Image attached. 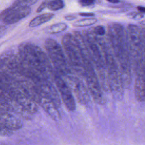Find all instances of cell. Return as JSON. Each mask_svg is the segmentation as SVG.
Wrapping results in <instances>:
<instances>
[{
    "mask_svg": "<svg viewBox=\"0 0 145 145\" xmlns=\"http://www.w3.org/2000/svg\"><path fill=\"white\" fill-rule=\"evenodd\" d=\"M110 45L118 65L124 87H128L131 81V65L127 44L126 32L122 25L112 23L108 26Z\"/></svg>",
    "mask_w": 145,
    "mask_h": 145,
    "instance_id": "obj_1",
    "label": "cell"
},
{
    "mask_svg": "<svg viewBox=\"0 0 145 145\" xmlns=\"http://www.w3.org/2000/svg\"><path fill=\"white\" fill-rule=\"evenodd\" d=\"M100 45L106 62L110 91L118 99L123 96L124 86L121 77L120 68L114 57L110 45H108L101 36H96Z\"/></svg>",
    "mask_w": 145,
    "mask_h": 145,
    "instance_id": "obj_2",
    "label": "cell"
},
{
    "mask_svg": "<svg viewBox=\"0 0 145 145\" xmlns=\"http://www.w3.org/2000/svg\"><path fill=\"white\" fill-rule=\"evenodd\" d=\"M130 59L134 71L144 63V44L142 29L135 24H129L126 31Z\"/></svg>",
    "mask_w": 145,
    "mask_h": 145,
    "instance_id": "obj_3",
    "label": "cell"
},
{
    "mask_svg": "<svg viewBox=\"0 0 145 145\" xmlns=\"http://www.w3.org/2000/svg\"><path fill=\"white\" fill-rule=\"evenodd\" d=\"M46 49L59 74L66 76L70 72L69 66L60 45L54 40L48 38L45 41Z\"/></svg>",
    "mask_w": 145,
    "mask_h": 145,
    "instance_id": "obj_4",
    "label": "cell"
},
{
    "mask_svg": "<svg viewBox=\"0 0 145 145\" xmlns=\"http://www.w3.org/2000/svg\"><path fill=\"white\" fill-rule=\"evenodd\" d=\"M19 49L21 56L39 70L46 72L50 69L46 56L39 47L32 44H22Z\"/></svg>",
    "mask_w": 145,
    "mask_h": 145,
    "instance_id": "obj_5",
    "label": "cell"
},
{
    "mask_svg": "<svg viewBox=\"0 0 145 145\" xmlns=\"http://www.w3.org/2000/svg\"><path fill=\"white\" fill-rule=\"evenodd\" d=\"M86 87L93 100L98 104L104 103L102 88L97 75L93 69L92 63H88L84 67L83 75Z\"/></svg>",
    "mask_w": 145,
    "mask_h": 145,
    "instance_id": "obj_6",
    "label": "cell"
},
{
    "mask_svg": "<svg viewBox=\"0 0 145 145\" xmlns=\"http://www.w3.org/2000/svg\"><path fill=\"white\" fill-rule=\"evenodd\" d=\"M66 83L69 86L72 93H74L78 102L86 104L89 101V93L87 87L82 79L76 76L69 74L65 76Z\"/></svg>",
    "mask_w": 145,
    "mask_h": 145,
    "instance_id": "obj_7",
    "label": "cell"
},
{
    "mask_svg": "<svg viewBox=\"0 0 145 145\" xmlns=\"http://www.w3.org/2000/svg\"><path fill=\"white\" fill-rule=\"evenodd\" d=\"M55 83L61 94V98L67 109L73 112L75 110L76 104L73 93L66 82L58 74L54 75Z\"/></svg>",
    "mask_w": 145,
    "mask_h": 145,
    "instance_id": "obj_8",
    "label": "cell"
},
{
    "mask_svg": "<svg viewBox=\"0 0 145 145\" xmlns=\"http://www.w3.org/2000/svg\"><path fill=\"white\" fill-rule=\"evenodd\" d=\"M31 11L30 7H15L12 6L1 14L0 19L2 20L6 24H11L28 16Z\"/></svg>",
    "mask_w": 145,
    "mask_h": 145,
    "instance_id": "obj_9",
    "label": "cell"
},
{
    "mask_svg": "<svg viewBox=\"0 0 145 145\" xmlns=\"http://www.w3.org/2000/svg\"><path fill=\"white\" fill-rule=\"evenodd\" d=\"M136 73L134 83V95L138 101H145V65L143 63L135 71Z\"/></svg>",
    "mask_w": 145,
    "mask_h": 145,
    "instance_id": "obj_10",
    "label": "cell"
},
{
    "mask_svg": "<svg viewBox=\"0 0 145 145\" xmlns=\"http://www.w3.org/2000/svg\"><path fill=\"white\" fill-rule=\"evenodd\" d=\"M54 16V14L52 13H45L36 16L32 19L29 23V26L30 27H35L39 26L45 22L49 21Z\"/></svg>",
    "mask_w": 145,
    "mask_h": 145,
    "instance_id": "obj_11",
    "label": "cell"
},
{
    "mask_svg": "<svg viewBox=\"0 0 145 145\" xmlns=\"http://www.w3.org/2000/svg\"><path fill=\"white\" fill-rule=\"evenodd\" d=\"M97 22V19L93 18H84L75 21L73 23V26L75 27H84L92 25Z\"/></svg>",
    "mask_w": 145,
    "mask_h": 145,
    "instance_id": "obj_12",
    "label": "cell"
},
{
    "mask_svg": "<svg viewBox=\"0 0 145 145\" xmlns=\"http://www.w3.org/2000/svg\"><path fill=\"white\" fill-rule=\"evenodd\" d=\"M67 27L66 23L60 22L52 25L48 28V32L50 33H57L64 31Z\"/></svg>",
    "mask_w": 145,
    "mask_h": 145,
    "instance_id": "obj_13",
    "label": "cell"
},
{
    "mask_svg": "<svg viewBox=\"0 0 145 145\" xmlns=\"http://www.w3.org/2000/svg\"><path fill=\"white\" fill-rule=\"evenodd\" d=\"M64 7V3L62 0L49 1L47 7L52 11H57Z\"/></svg>",
    "mask_w": 145,
    "mask_h": 145,
    "instance_id": "obj_14",
    "label": "cell"
},
{
    "mask_svg": "<svg viewBox=\"0 0 145 145\" xmlns=\"http://www.w3.org/2000/svg\"><path fill=\"white\" fill-rule=\"evenodd\" d=\"M38 0H17L14 3L12 6L15 7H29L35 3Z\"/></svg>",
    "mask_w": 145,
    "mask_h": 145,
    "instance_id": "obj_15",
    "label": "cell"
},
{
    "mask_svg": "<svg viewBox=\"0 0 145 145\" xmlns=\"http://www.w3.org/2000/svg\"><path fill=\"white\" fill-rule=\"evenodd\" d=\"M93 33L97 36H101L105 33V30L104 27L101 25H97L93 28Z\"/></svg>",
    "mask_w": 145,
    "mask_h": 145,
    "instance_id": "obj_16",
    "label": "cell"
},
{
    "mask_svg": "<svg viewBox=\"0 0 145 145\" xmlns=\"http://www.w3.org/2000/svg\"><path fill=\"white\" fill-rule=\"evenodd\" d=\"M48 2H49V1H45L42 2V3L37 8V9L36 10V12L37 13H39V12H41L43 10H44L46 7H47Z\"/></svg>",
    "mask_w": 145,
    "mask_h": 145,
    "instance_id": "obj_17",
    "label": "cell"
},
{
    "mask_svg": "<svg viewBox=\"0 0 145 145\" xmlns=\"http://www.w3.org/2000/svg\"><path fill=\"white\" fill-rule=\"evenodd\" d=\"M95 0H79V3L82 6H88L92 5Z\"/></svg>",
    "mask_w": 145,
    "mask_h": 145,
    "instance_id": "obj_18",
    "label": "cell"
},
{
    "mask_svg": "<svg viewBox=\"0 0 145 145\" xmlns=\"http://www.w3.org/2000/svg\"><path fill=\"white\" fill-rule=\"evenodd\" d=\"M130 16L134 19H139L143 17V15L140 13H136V12H133L130 14Z\"/></svg>",
    "mask_w": 145,
    "mask_h": 145,
    "instance_id": "obj_19",
    "label": "cell"
},
{
    "mask_svg": "<svg viewBox=\"0 0 145 145\" xmlns=\"http://www.w3.org/2000/svg\"><path fill=\"white\" fill-rule=\"evenodd\" d=\"M79 14V15L84 17H92L95 16V14L92 12H80Z\"/></svg>",
    "mask_w": 145,
    "mask_h": 145,
    "instance_id": "obj_20",
    "label": "cell"
},
{
    "mask_svg": "<svg viewBox=\"0 0 145 145\" xmlns=\"http://www.w3.org/2000/svg\"><path fill=\"white\" fill-rule=\"evenodd\" d=\"M143 37V44H144V63L145 65V28L142 29Z\"/></svg>",
    "mask_w": 145,
    "mask_h": 145,
    "instance_id": "obj_21",
    "label": "cell"
},
{
    "mask_svg": "<svg viewBox=\"0 0 145 145\" xmlns=\"http://www.w3.org/2000/svg\"><path fill=\"white\" fill-rule=\"evenodd\" d=\"M137 10H138L140 12L145 13V7H144V6H137Z\"/></svg>",
    "mask_w": 145,
    "mask_h": 145,
    "instance_id": "obj_22",
    "label": "cell"
},
{
    "mask_svg": "<svg viewBox=\"0 0 145 145\" xmlns=\"http://www.w3.org/2000/svg\"><path fill=\"white\" fill-rule=\"evenodd\" d=\"M65 18L67 20H72L76 18V16H73V15H67V16H66L65 17Z\"/></svg>",
    "mask_w": 145,
    "mask_h": 145,
    "instance_id": "obj_23",
    "label": "cell"
},
{
    "mask_svg": "<svg viewBox=\"0 0 145 145\" xmlns=\"http://www.w3.org/2000/svg\"><path fill=\"white\" fill-rule=\"evenodd\" d=\"M106 1L113 3H118L120 1V0H106Z\"/></svg>",
    "mask_w": 145,
    "mask_h": 145,
    "instance_id": "obj_24",
    "label": "cell"
}]
</instances>
